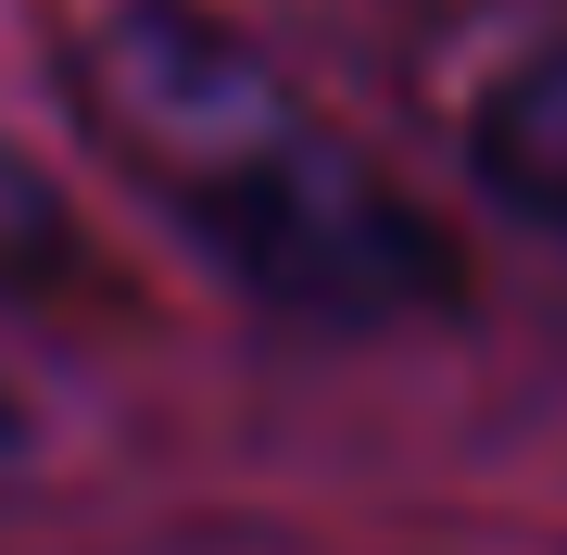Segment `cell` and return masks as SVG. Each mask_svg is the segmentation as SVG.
<instances>
[{"label":"cell","instance_id":"obj_1","mask_svg":"<svg viewBox=\"0 0 567 555\" xmlns=\"http://www.w3.org/2000/svg\"><path fill=\"white\" fill-rule=\"evenodd\" d=\"M63 89L102 126V152L252 304L303 329H391V316L454 304L442 227L203 0H76Z\"/></svg>","mask_w":567,"mask_h":555},{"label":"cell","instance_id":"obj_2","mask_svg":"<svg viewBox=\"0 0 567 555\" xmlns=\"http://www.w3.org/2000/svg\"><path fill=\"white\" fill-rule=\"evenodd\" d=\"M480 165H492V189H505V203H529L543 227H567V51L517 63V76L492 89Z\"/></svg>","mask_w":567,"mask_h":555},{"label":"cell","instance_id":"obj_4","mask_svg":"<svg viewBox=\"0 0 567 555\" xmlns=\"http://www.w3.org/2000/svg\"><path fill=\"white\" fill-rule=\"evenodd\" d=\"M25 467H39V404L0 379V480H25Z\"/></svg>","mask_w":567,"mask_h":555},{"label":"cell","instance_id":"obj_3","mask_svg":"<svg viewBox=\"0 0 567 555\" xmlns=\"http://www.w3.org/2000/svg\"><path fill=\"white\" fill-rule=\"evenodd\" d=\"M76 278V203L25 140H0V304H51Z\"/></svg>","mask_w":567,"mask_h":555}]
</instances>
